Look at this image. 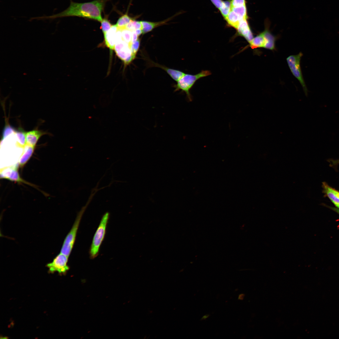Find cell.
<instances>
[{"instance_id":"6da1fadb","label":"cell","mask_w":339,"mask_h":339,"mask_svg":"<svg viewBox=\"0 0 339 339\" xmlns=\"http://www.w3.org/2000/svg\"><path fill=\"white\" fill-rule=\"evenodd\" d=\"M108 0H95L84 3H75L71 1L69 6L58 13L51 16H43L32 18V19L53 20L57 18L69 16H78L87 18L101 22V13Z\"/></svg>"},{"instance_id":"7a4b0ae2","label":"cell","mask_w":339,"mask_h":339,"mask_svg":"<svg viewBox=\"0 0 339 339\" xmlns=\"http://www.w3.org/2000/svg\"><path fill=\"white\" fill-rule=\"evenodd\" d=\"M98 191V190L96 189L93 188L92 189L87 202L78 213L72 228L64 240L60 253L68 257L69 256L73 248L77 231L82 216L94 195Z\"/></svg>"},{"instance_id":"3957f363","label":"cell","mask_w":339,"mask_h":339,"mask_svg":"<svg viewBox=\"0 0 339 339\" xmlns=\"http://www.w3.org/2000/svg\"><path fill=\"white\" fill-rule=\"evenodd\" d=\"M110 213L106 212L103 215L100 223L94 235L89 250L91 258L94 259L98 255L100 247L104 239Z\"/></svg>"},{"instance_id":"277c9868","label":"cell","mask_w":339,"mask_h":339,"mask_svg":"<svg viewBox=\"0 0 339 339\" xmlns=\"http://www.w3.org/2000/svg\"><path fill=\"white\" fill-rule=\"evenodd\" d=\"M211 74V72L208 70L202 71L195 75L186 74L177 82V84L175 85V91L181 90L184 92L186 94L188 101H191L192 100V98L190 90L195 82L198 79Z\"/></svg>"},{"instance_id":"5b68a950","label":"cell","mask_w":339,"mask_h":339,"mask_svg":"<svg viewBox=\"0 0 339 339\" xmlns=\"http://www.w3.org/2000/svg\"><path fill=\"white\" fill-rule=\"evenodd\" d=\"M303 54L300 52L295 55H292L287 58L288 66L293 75L299 81L304 94L308 95V89L305 83L301 71L300 61Z\"/></svg>"},{"instance_id":"8992f818","label":"cell","mask_w":339,"mask_h":339,"mask_svg":"<svg viewBox=\"0 0 339 339\" xmlns=\"http://www.w3.org/2000/svg\"><path fill=\"white\" fill-rule=\"evenodd\" d=\"M68 257L60 253L53 259V261L47 264L46 266L51 273L57 272L60 274H64L69 270L67 265Z\"/></svg>"},{"instance_id":"52a82bcc","label":"cell","mask_w":339,"mask_h":339,"mask_svg":"<svg viewBox=\"0 0 339 339\" xmlns=\"http://www.w3.org/2000/svg\"><path fill=\"white\" fill-rule=\"evenodd\" d=\"M131 47L122 38L116 42L114 50L116 53L125 64H128L135 58L132 56Z\"/></svg>"},{"instance_id":"ba28073f","label":"cell","mask_w":339,"mask_h":339,"mask_svg":"<svg viewBox=\"0 0 339 339\" xmlns=\"http://www.w3.org/2000/svg\"><path fill=\"white\" fill-rule=\"evenodd\" d=\"M249 43L252 49L263 48L270 50L272 47L270 39L263 31L254 37Z\"/></svg>"},{"instance_id":"9c48e42d","label":"cell","mask_w":339,"mask_h":339,"mask_svg":"<svg viewBox=\"0 0 339 339\" xmlns=\"http://www.w3.org/2000/svg\"><path fill=\"white\" fill-rule=\"evenodd\" d=\"M322 192L337 207L339 205V191L325 182H322Z\"/></svg>"},{"instance_id":"30bf717a","label":"cell","mask_w":339,"mask_h":339,"mask_svg":"<svg viewBox=\"0 0 339 339\" xmlns=\"http://www.w3.org/2000/svg\"><path fill=\"white\" fill-rule=\"evenodd\" d=\"M236 30L238 35L244 38L248 43L254 38L246 19L240 21Z\"/></svg>"},{"instance_id":"8fae6325","label":"cell","mask_w":339,"mask_h":339,"mask_svg":"<svg viewBox=\"0 0 339 339\" xmlns=\"http://www.w3.org/2000/svg\"><path fill=\"white\" fill-rule=\"evenodd\" d=\"M118 29L116 24L112 26L110 30L104 34L105 44L110 49H114L116 44V35Z\"/></svg>"},{"instance_id":"7c38bea8","label":"cell","mask_w":339,"mask_h":339,"mask_svg":"<svg viewBox=\"0 0 339 339\" xmlns=\"http://www.w3.org/2000/svg\"><path fill=\"white\" fill-rule=\"evenodd\" d=\"M43 134L42 132L37 130L26 132V145L35 148L39 139Z\"/></svg>"},{"instance_id":"4fadbf2b","label":"cell","mask_w":339,"mask_h":339,"mask_svg":"<svg viewBox=\"0 0 339 339\" xmlns=\"http://www.w3.org/2000/svg\"><path fill=\"white\" fill-rule=\"evenodd\" d=\"M170 18L159 22H153L148 21H141L142 34L151 31L155 28L165 24Z\"/></svg>"},{"instance_id":"5bb4252c","label":"cell","mask_w":339,"mask_h":339,"mask_svg":"<svg viewBox=\"0 0 339 339\" xmlns=\"http://www.w3.org/2000/svg\"><path fill=\"white\" fill-rule=\"evenodd\" d=\"M155 65L165 71L171 78L177 82L186 74L180 71L170 68L155 63Z\"/></svg>"},{"instance_id":"9a60e30c","label":"cell","mask_w":339,"mask_h":339,"mask_svg":"<svg viewBox=\"0 0 339 339\" xmlns=\"http://www.w3.org/2000/svg\"><path fill=\"white\" fill-rule=\"evenodd\" d=\"M225 19L229 25L236 30L240 20L238 16L231 10Z\"/></svg>"},{"instance_id":"2e32d148","label":"cell","mask_w":339,"mask_h":339,"mask_svg":"<svg viewBox=\"0 0 339 339\" xmlns=\"http://www.w3.org/2000/svg\"><path fill=\"white\" fill-rule=\"evenodd\" d=\"M26 133L22 128H19L15 132L17 138V143L18 146L24 147L26 145Z\"/></svg>"},{"instance_id":"e0dca14e","label":"cell","mask_w":339,"mask_h":339,"mask_svg":"<svg viewBox=\"0 0 339 339\" xmlns=\"http://www.w3.org/2000/svg\"><path fill=\"white\" fill-rule=\"evenodd\" d=\"M26 149L23 153L20 161L21 166L24 165L31 157L34 152L35 148L26 145Z\"/></svg>"},{"instance_id":"ac0fdd59","label":"cell","mask_w":339,"mask_h":339,"mask_svg":"<svg viewBox=\"0 0 339 339\" xmlns=\"http://www.w3.org/2000/svg\"><path fill=\"white\" fill-rule=\"evenodd\" d=\"M132 19L129 17L127 13L123 15L118 19L116 25L119 29H122L125 27L131 21Z\"/></svg>"},{"instance_id":"d6986e66","label":"cell","mask_w":339,"mask_h":339,"mask_svg":"<svg viewBox=\"0 0 339 339\" xmlns=\"http://www.w3.org/2000/svg\"><path fill=\"white\" fill-rule=\"evenodd\" d=\"M120 29L121 30L122 39L132 46L133 43L132 40V31L125 27Z\"/></svg>"},{"instance_id":"ffe728a7","label":"cell","mask_w":339,"mask_h":339,"mask_svg":"<svg viewBox=\"0 0 339 339\" xmlns=\"http://www.w3.org/2000/svg\"><path fill=\"white\" fill-rule=\"evenodd\" d=\"M219 9L225 19L231 10V2L223 1Z\"/></svg>"},{"instance_id":"44dd1931","label":"cell","mask_w":339,"mask_h":339,"mask_svg":"<svg viewBox=\"0 0 339 339\" xmlns=\"http://www.w3.org/2000/svg\"><path fill=\"white\" fill-rule=\"evenodd\" d=\"M231 10L234 11L238 16L240 20L247 19V10L246 5L232 8Z\"/></svg>"},{"instance_id":"7402d4cb","label":"cell","mask_w":339,"mask_h":339,"mask_svg":"<svg viewBox=\"0 0 339 339\" xmlns=\"http://www.w3.org/2000/svg\"><path fill=\"white\" fill-rule=\"evenodd\" d=\"M101 23L100 28L104 34L110 30L112 25L106 17L103 19Z\"/></svg>"},{"instance_id":"603a6c76","label":"cell","mask_w":339,"mask_h":339,"mask_svg":"<svg viewBox=\"0 0 339 339\" xmlns=\"http://www.w3.org/2000/svg\"><path fill=\"white\" fill-rule=\"evenodd\" d=\"M14 129L8 124L6 125L3 130L2 139L3 140L8 135L15 132Z\"/></svg>"},{"instance_id":"cb8c5ba5","label":"cell","mask_w":339,"mask_h":339,"mask_svg":"<svg viewBox=\"0 0 339 339\" xmlns=\"http://www.w3.org/2000/svg\"><path fill=\"white\" fill-rule=\"evenodd\" d=\"M140 40L139 38L135 42L133 43L132 46L131 50L133 57L135 58L136 54L140 46Z\"/></svg>"},{"instance_id":"d4e9b609","label":"cell","mask_w":339,"mask_h":339,"mask_svg":"<svg viewBox=\"0 0 339 339\" xmlns=\"http://www.w3.org/2000/svg\"><path fill=\"white\" fill-rule=\"evenodd\" d=\"M231 4V8L242 6L245 5V0H232Z\"/></svg>"},{"instance_id":"484cf974","label":"cell","mask_w":339,"mask_h":339,"mask_svg":"<svg viewBox=\"0 0 339 339\" xmlns=\"http://www.w3.org/2000/svg\"><path fill=\"white\" fill-rule=\"evenodd\" d=\"M214 5L218 9H219L223 1L222 0H210Z\"/></svg>"},{"instance_id":"4316f807","label":"cell","mask_w":339,"mask_h":339,"mask_svg":"<svg viewBox=\"0 0 339 339\" xmlns=\"http://www.w3.org/2000/svg\"><path fill=\"white\" fill-rule=\"evenodd\" d=\"M329 161L330 163V165L331 166H334L339 164V159L336 160L331 159L329 160Z\"/></svg>"},{"instance_id":"83f0119b","label":"cell","mask_w":339,"mask_h":339,"mask_svg":"<svg viewBox=\"0 0 339 339\" xmlns=\"http://www.w3.org/2000/svg\"><path fill=\"white\" fill-rule=\"evenodd\" d=\"M325 206H326V207H328L329 208L331 209L332 210H333V211H334V212H335L336 213H337V214H339V208H337V207H331L330 206H326V205H325Z\"/></svg>"},{"instance_id":"f1b7e54d","label":"cell","mask_w":339,"mask_h":339,"mask_svg":"<svg viewBox=\"0 0 339 339\" xmlns=\"http://www.w3.org/2000/svg\"><path fill=\"white\" fill-rule=\"evenodd\" d=\"M209 316H210V315H209V314L205 315H204L202 317V318H201L200 320H205Z\"/></svg>"},{"instance_id":"f546056e","label":"cell","mask_w":339,"mask_h":339,"mask_svg":"<svg viewBox=\"0 0 339 339\" xmlns=\"http://www.w3.org/2000/svg\"><path fill=\"white\" fill-rule=\"evenodd\" d=\"M245 294L243 293L240 294L238 297V299L240 300H242L244 299L245 297Z\"/></svg>"},{"instance_id":"4dcf8cb0","label":"cell","mask_w":339,"mask_h":339,"mask_svg":"<svg viewBox=\"0 0 339 339\" xmlns=\"http://www.w3.org/2000/svg\"><path fill=\"white\" fill-rule=\"evenodd\" d=\"M337 208L339 209V205L338 206V207H337Z\"/></svg>"}]
</instances>
